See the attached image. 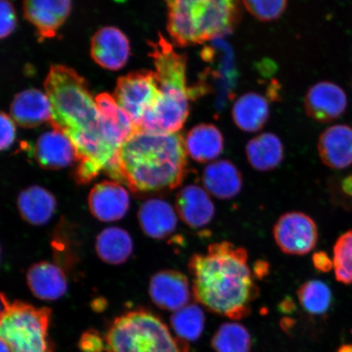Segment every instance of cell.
Instances as JSON below:
<instances>
[{
	"label": "cell",
	"mask_w": 352,
	"mask_h": 352,
	"mask_svg": "<svg viewBox=\"0 0 352 352\" xmlns=\"http://www.w3.org/2000/svg\"><path fill=\"white\" fill-rule=\"evenodd\" d=\"M105 134L120 148L136 130L130 118L120 107L113 96L100 94L95 98Z\"/></svg>",
	"instance_id": "cb8c5ba5"
},
{
	"label": "cell",
	"mask_w": 352,
	"mask_h": 352,
	"mask_svg": "<svg viewBox=\"0 0 352 352\" xmlns=\"http://www.w3.org/2000/svg\"><path fill=\"white\" fill-rule=\"evenodd\" d=\"M129 205V192L118 182L105 180L96 184L88 196L91 213L102 222H114L124 217Z\"/></svg>",
	"instance_id": "5bb4252c"
},
{
	"label": "cell",
	"mask_w": 352,
	"mask_h": 352,
	"mask_svg": "<svg viewBox=\"0 0 352 352\" xmlns=\"http://www.w3.org/2000/svg\"><path fill=\"white\" fill-rule=\"evenodd\" d=\"M104 340L107 352H189L188 342L174 337L164 321L143 309L114 320Z\"/></svg>",
	"instance_id": "5b68a950"
},
{
	"label": "cell",
	"mask_w": 352,
	"mask_h": 352,
	"mask_svg": "<svg viewBox=\"0 0 352 352\" xmlns=\"http://www.w3.org/2000/svg\"><path fill=\"white\" fill-rule=\"evenodd\" d=\"M175 208L183 222L195 230L208 226L214 217V206L208 191L195 184L180 189Z\"/></svg>",
	"instance_id": "2e32d148"
},
{
	"label": "cell",
	"mask_w": 352,
	"mask_h": 352,
	"mask_svg": "<svg viewBox=\"0 0 352 352\" xmlns=\"http://www.w3.org/2000/svg\"><path fill=\"white\" fill-rule=\"evenodd\" d=\"M270 265L265 261H258L254 267V276L258 279H262L268 274Z\"/></svg>",
	"instance_id": "8d00e7d4"
},
{
	"label": "cell",
	"mask_w": 352,
	"mask_h": 352,
	"mask_svg": "<svg viewBox=\"0 0 352 352\" xmlns=\"http://www.w3.org/2000/svg\"><path fill=\"white\" fill-rule=\"evenodd\" d=\"M16 26L15 8L10 0H1V38H6L14 32Z\"/></svg>",
	"instance_id": "d6a6232c"
},
{
	"label": "cell",
	"mask_w": 352,
	"mask_h": 352,
	"mask_svg": "<svg viewBox=\"0 0 352 352\" xmlns=\"http://www.w3.org/2000/svg\"><path fill=\"white\" fill-rule=\"evenodd\" d=\"M166 29L175 46L204 43L231 33L241 17L240 0H164Z\"/></svg>",
	"instance_id": "277c9868"
},
{
	"label": "cell",
	"mask_w": 352,
	"mask_h": 352,
	"mask_svg": "<svg viewBox=\"0 0 352 352\" xmlns=\"http://www.w3.org/2000/svg\"><path fill=\"white\" fill-rule=\"evenodd\" d=\"M187 155L178 132L138 129L122 144L107 173L136 192L173 190L186 177Z\"/></svg>",
	"instance_id": "3957f363"
},
{
	"label": "cell",
	"mask_w": 352,
	"mask_h": 352,
	"mask_svg": "<svg viewBox=\"0 0 352 352\" xmlns=\"http://www.w3.org/2000/svg\"><path fill=\"white\" fill-rule=\"evenodd\" d=\"M44 88L52 105V129L63 132L76 148L77 182L87 184L107 173L120 148L105 134L85 79L67 66L54 65Z\"/></svg>",
	"instance_id": "6da1fadb"
},
{
	"label": "cell",
	"mask_w": 352,
	"mask_h": 352,
	"mask_svg": "<svg viewBox=\"0 0 352 352\" xmlns=\"http://www.w3.org/2000/svg\"><path fill=\"white\" fill-rule=\"evenodd\" d=\"M113 98L138 130L145 114L155 107L161 98L155 72L140 70L118 79Z\"/></svg>",
	"instance_id": "ba28073f"
},
{
	"label": "cell",
	"mask_w": 352,
	"mask_h": 352,
	"mask_svg": "<svg viewBox=\"0 0 352 352\" xmlns=\"http://www.w3.org/2000/svg\"><path fill=\"white\" fill-rule=\"evenodd\" d=\"M202 183L208 192L219 199L236 197L243 186V178L237 167L228 160H219L206 166Z\"/></svg>",
	"instance_id": "ffe728a7"
},
{
	"label": "cell",
	"mask_w": 352,
	"mask_h": 352,
	"mask_svg": "<svg viewBox=\"0 0 352 352\" xmlns=\"http://www.w3.org/2000/svg\"><path fill=\"white\" fill-rule=\"evenodd\" d=\"M342 188L346 195L352 197V175L347 176L343 179Z\"/></svg>",
	"instance_id": "f35d334b"
},
{
	"label": "cell",
	"mask_w": 352,
	"mask_h": 352,
	"mask_svg": "<svg viewBox=\"0 0 352 352\" xmlns=\"http://www.w3.org/2000/svg\"><path fill=\"white\" fill-rule=\"evenodd\" d=\"M312 261L316 270L321 272H328L333 267V261L324 252H318L312 256Z\"/></svg>",
	"instance_id": "d590c367"
},
{
	"label": "cell",
	"mask_w": 352,
	"mask_h": 352,
	"mask_svg": "<svg viewBox=\"0 0 352 352\" xmlns=\"http://www.w3.org/2000/svg\"><path fill=\"white\" fill-rule=\"evenodd\" d=\"M35 160L46 170H60L76 160V148L70 140L58 129L44 132L33 148Z\"/></svg>",
	"instance_id": "9a60e30c"
},
{
	"label": "cell",
	"mask_w": 352,
	"mask_h": 352,
	"mask_svg": "<svg viewBox=\"0 0 352 352\" xmlns=\"http://www.w3.org/2000/svg\"><path fill=\"white\" fill-rule=\"evenodd\" d=\"M318 149L321 162L330 168L342 170L352 164V129L340 124L329 126L320 135Z\"/></svg>",
	"instance_id": "e0dca14e"
},
{
	"label": "cell",
	"mask_w": 352,
	"mask_h": 352,
	"mask_svg": "<svg viewBox=\"0 0 352 352\" xmlns=\"http://www.w3.org/2000/svg\"><path fill=\"white\" fill-rule=\"evenodd\" d=\"M204 311L197 305H188L174 312L170 324L176 336L186 342L199 340L204 331Z\"/></svg>",
	"instance_id": "f1b7e54d"
},
{
	"label": "cell",
	"mask_w": 352,
	"mask_h": 352,
	"mask_svg": "<svg viewBox=\"0 0 352 352\" xmlns=\"http://www.w3.org/2000/svg\"><path fill=\"white\" fill-rule=\"evenodd\" d=\"M1 142L0 146L1 151H6L12 146L16 138L15 122L12 118L7 116L6 113L2 112L1 117Z\"/></svg>",
	"instance_id": "e575fe53"
},
{
	"label": "cell",
	"mask_w": 352,
	"mask_h": 352,
	"mask_svg": "<svg viewBox=\"0 0 352 352\" xmlns=\"http://www.w3.org/2000/svg\"><path fill=\"white\" fill-rule=\"evenodd\" d=\"M187 153L199 164L217 160L223 151L224 139L217 126L208 123L193 126L184 138Z\"/></svg>",
	"instance_id": "7402d4cb"
},
{
	"label": "cell",
	"mask_w": 352,
	"mask_h": 352,
	"mask_svg": "<svg viewBox=\"0 0 352 352\" xmlns=\"http://www.w3.org/2000/svg\"><path fill=\"white\" fill-rule=\"evenodd\" d=\"M0 338L12 352H52L48 340L52 311L24 302H10L1 294Z\"/></svg>",
	"instance_id": "8992f818"
},
{
	"label": "cell",
	"mask_w": 352,
	"mask_h": 352,
	"mask_svg": "<svg viewBox=\"0 0 352 352\" xmlns=\"http://www.w3.org/2000/svg\"><path fill=\"white\" fill-rule=\"evenodd\" d=\"M91 55L95 63L109 70L124 67L130 56L129 38L120 29L107 26L92 37Z\"/></svg>",
	"instance_id": "4fadbf2b"
},
{
	"label": "cell",
	"mask_w": 352,
	"mask_h": 352,
	"mask_svg": "<svg viewBox=\"0 0 352 352\" xmlns=\"http://www.w3.org/2000/svg\"><path fill=\"white\" fill-rule=\"evenodd\" d=\"M192 292L198 303L212 314L241 320L252 312L259 294L248 265L246 250L230 241L211 244L204 254L189 259Z\"/></svg>",
	"instance_id": "7a4b0ae2"
},
{
	"label": "cell",
	"mask_w": 352,
	"mask_h": 352,
	"mask_svg": "<svg viewBox=\"0 0 352 352\" xmlns=\"http://www.w3.org/2000/svg\"><path fill=\"white\" fill-rule=\"evenodd\" d=\"M17 208L25 221L41 226L50 221L54 214L56 201L47 189L34 186L20 192Z\"/></svg>",
	"instance_id": "d4e9b609"
},
{
	"label": "cell",
	"mask_w": 352,
	"mask_h": 352,
	"mask_svg": "<svg viewBox=\"0 0 352 352\" xmlns=\"http://www.w3.org/2000/svg\"><path fill=\"white\" fill-rule=\"evenodd\" d=\"M245 153L254 169L265 173L276 169L283 162L284 146L278 136L265 132L250 140Z\"/></svg>",
	"instance_id": "484cf974"
},
{
	"label": "cell",
	"mask_w": 352,
	"mask_h": 352,
	"mask_svg": "<svg viewBox=\"0 0 352 352\" xmlns=\"http://www.w3.org/2000/svg\"><path fill=\"white\" fill-rule=\"evenodd\" d=\"M0 349H1V352H12L10 346H8L6 342L1 340V346H0Z\"/></svg>",
	"instance_id": "b9f144b4"
},
{
	"label": "cell",
	"mask_w": 352,
	"mask_h": 352,
	"mask_svg": "<svg viewBox=\"0 0 352 352\" xmlns=\"http://www.w3.org/2000/svg\"><path fill=\"white\" fill-rule=\"evenodd\" d=\"M148 293L154 305L166 311H178L188 305L191 298L188 277L175 270L154 274L149 283Z\"/></svg>",
	"instance_id": "8fae6325"
},
{
	"label": "cell",
	"mask_w": 352,
	"mask_h": 352,
	"mask_svg": "<svg viewBox=\"0 0 352 352\" xmlns=\"http://www.w3.org/2000/svg\"><path fill=\"white\" fill-rule=\"evenodd\" d=\"M96 250L101 261L110 264H121L130 258L133 242L129 233L122 228H108L96 237Z\"/></svg>",
	"instance_id": "4316f807"
},
{
	"label": "cell",
	"mask_w": 352,
	"mask_h": 352,
	"mask_svg": "<svg viewBox=\"0 0 352 352\" xmlns=\"http://www.w3.org/2000/svg\"><path fill=\"white\" fill-rule=\"evenodd\" d=\"M270 116V104L257 92H248L235 101L232 109L235 125L245 132H256L263 129Z\"/></svg>",
	"instance_id": "603a6c76"
},
{
	"label": "cell",
	"mask_w": 352,
	"mask_h": 352,
	"mask_svg": "<svg viewBox=\"0 0 352 352\" xmlns=\"http://www.w3.org/2000/svg\"><path fill=\"white\" fill-rule=\"evenodd\" d=\"M26 280L30 292L41 300H57L67 292L68 283L64 272L54 263L34 264L29 268Z\"/></svg>",
	"instance_id": "d6986e66"
},
{
	"label": "cell",
	"mask_w": 352,
	"mask_h": 352,
	"mask_svg": "<svg viewBox=\"0 0 352 352\" xmlns=\"http://www.w3.org/2000/svg\"><path fill=\"white\" fill-rule=\"evenodd\" d=\"M279 309L283 314H292V312L296 310V303H294L292 298L289 297L285 298L280 302Z\"/></svg>",
	"instance_id": "74e56055"
},
{
	"label": "cell",
	"mask_w": 352,
	"mask_h": 352,
	"mask_svg": "<svg viewBox=\"0 0 352 352\" xmlns=\"http://www.w3.org/2000/svg\"><path fill=\"white\" fill-rule=\"evenodd\" d=\"M274 236L276 245L283 253L305 255L310 253L318 243V226L309 215L292 211L277 219Z\"/></svg>",
	"instance_id": "9c48e42d"
},
{
	"label": "cell",
	"mask_w": 352,
	"mask_h": 352,
	"mask_svg": "<svg viewBox=\"0 0 352 352\" xmlns=\"http://www.w3.org/2000/svg\"><path fill=\"white\" fill-rule=\"evenodd\" d=\"M72 8V0H23L25 19L34 26L41 41L56 36Z\"/></svg>",
	"instance_id": "30bf717a"
},
{
	"label": "cell",
	"mask_w": 352,
	"mask_h": 352,
	"mask_svg": "<svg viewBox=\"0 0 352 352\" xmlns=\"http://www.w3.org/2000/svg\"><path fill=\"white\" fill-rule=\"evenodd\" d=\"M151 56L160 85L162 107H184L189 105L192 91L187 86V57L179 54L164 36L158 34L157 41L149 43Z\"/></svg>",
	"instance_id": "52a82bcc"
},
{
	"label": "cell",
	"mask_w": 352,
	"mask_h": 352,
	"mask_svg": "<svg viewBox=\"0 0 352 352\" xmlns=\"http://www.w3.org/2000/svg\"><path fill=\"white\" fill-rule=\"evenodd\" d=\"M347 107L344 91L336 83H316L307 91L305 107L307 116L318 122H330L340 118Z\"/></svg>",
	"instance_id": "7c38bea8"
},
{
	"label": "cell",
	"mask_w": 352,
	"mask_h": 352,
	"mask_svg": "<svg viewBox=\"0 0 352 352\" xmlns=\"http://www.w3.org/2000/svg\"><path fill=\"white\" fill-rule=\"evenodd\" d=\"M138 219L143 232L155 239H166L177 226V215L168 202L153 198L140 206Z\"/></svg>",
	"instance_id": "44dd1931"
},
{
	"label": "cell",
	"mask_w": 352,
	"mask_h": 352,
	"mask_svg": "<svg viewBox=\"0 0 352 352\" xmlns=\"http://www.w3.org/2000/svg\"><path fill=\"white\" fill-rule=\"evenodd\" d=\"M297 296L303 309L314 316L327 314L333 302L331 289L320 280L306 281L298 288Z\"/></svg>",
	"instance_id": "f546056e"
},
{
	"label": "cell",
	"mask_w": 352,
	"mask_h": 352,
	"mask_svg": "<svg viewBox=\"0 0 352 352\" xmlns=\"http://www.w3.org/2000/svg\"><path fill=\"white\" fill-rule=\"evenodd\" d=\"M280 327L283 328L285 331L289 332L290 329H292L294 327V320L290 318H284L281 320Z\"/></svg>",
	"instance_id": "ab89813d"
},
{
	"label": "cell",
	"mask_w": 352,
	"mask_h": 352,
	"mask_svg": "<svg viewBox=\"0 0 352 352\" xmlns=\"http://www.w3.org/2000/svg\"><path fill=\"white\" fill-rule=\"evenodd\" d=\"M11 117L24 129H32L52 120V105L46 94L28 89L15 96L10 108Z\"/></svg>",
	"instance_id": "ac0fdd59"
},
{
	"label": "cell",
	"mask_w": 352,
	"mask_h": 352,
	"mask_svg": "<svg viewBox=\"0 0 352 352\" xmlns=\"http://www.w3.org/2000/svg\"><path fill=\"white\" fill-rule=\"evenodd\" d=\"M333 270L338 283H352V230L340 236L333 248Z\"/></svg>",
	"instance_id": "4dcf8cb0"
},
{
	"label": "cell",
	"mask_w": 352,
	"mask_h": 352,
	"mask_svg": "<svg viewBox=\"0 0 352 352\" xmlns=\"http://www.w3.org/2000/svg\"><path fill=\"white\" fill-rule=\"evenodd\" d=\"M254 19L263 22L276 21L283 15L288 0H242Z\"/></svg>",
	"instance_id": "1f68e13d"
},
{
	"label": "cell",
	"mask_w": 352,
	"mask_h": 352,
	"mask_svg": "<svg viewBox=\"0 0 352 352\" xmlns=\"http://www.w3.org/2000/svg\"><path fill=\"white\" fill-rule=\"evenodd\" d=\"M78 346L82 352H103L105 351V340L98 331L89 329L82 333Z\"/></svg>",
	"instance_id": "836d02e7"
},
{
	"label": "cell",
	"mask_w": 352,
	"mask_h": 352,
	"mask_svg": "<svg viewBox=\"0 0 352 352\" xmlns=\"http://www.w3.org/2000/svg\"><path fill=\"white\" fill-rule=\"evenodd\" d=\"M336 352H352V344L342 345Z\"/></svg>",
	"instance_id": "60d3db41"
},
{
	"label": "cell",
	"mask_w": 352,
	"mask_h": 352,
	"mask_svg": "<svg viewBox=\"0 0 352 352\" xmlns=\"http://www.w3.org/2000/svg\"><path fill=\"white\" fill-rule=\"evenodd\" d=\"M252 344L249 330L237 322L222 324L211 338L214 352H250Z\"/></svg>",
	"instance_id": "83f0119b"
}]
</instances>
